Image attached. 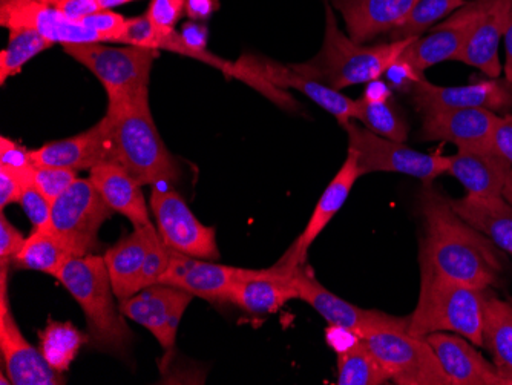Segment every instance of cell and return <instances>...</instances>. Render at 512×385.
<instances>
[{"instance_id": "obj_1", "label": "cell", "mask_w": 512, "mask_h": 385, "mask_svg": "<svg viewBox=\"0 0 512 385\" xmlns=\"http://www.w3.org/2000/svg\"><path fill=\"white\" fill-rule=\"evenodd\" d=\"M419 203L425 226L422 257L431 267L444 277L479 290L499 286L503 274L499 247L463 221L431 183L422 189Z\"/></svg>"}, {"instance_id": "obj_2", "label": "cell", "mask_w": 512, "mask_h": 385, "mask_svg": "<svg viewBox=\"0 0 512 385\" xmlns=\"http://www.w3.org/2000/svg\"><path fill=\"white\" fill-rule=\"evenodd\" d=\"M106 117L114 142L115 165L142 186L177 180V162L158 134L149 109V93L108 97Z\"/></svg>"}, {"instance_id": "obj_3", "label": "cell", "mask_w": 512, "mask_h": 385, "mask_svg": "<svg viewBox=\"0 0 512 385\" xmlns=\"http://www.w3.org/2000/svg\"><path fill=\"white\" fill-rule=\"evenodd\" d=\"M325 37L321 51L306 63L292 65L293 70L322 85L341 91L352 85L370 83L384 76L416 39L365 47L345 36L329 4H325Z\"/></svg>"}, {"instance_id": "obj_4", "label": "cell", "mask_w": 512, "mask_h": 385, "mask_svg": "<svg viewBox=\"0 0 512 385\" xmlns=\"http://www.w3.org/2000/svg\"><path fill=\"white\" fill-rule=\"evenodd\" d=\"M421 267V293L408 318V332L424 338L436 332L457 333L474 346L483 347L485 290L444 277L422 255Z\"/></svg>"}, {"instance_id": "obj_5", "label": "cell", "mask_w": 512, "mask_h": 385, "mask_svg": "<svg viewBox=\"0 0 512 385\" xmlns=\"http://www.w3.org/2000/svg\"><path fill=\"white\" fill-rule=\"evenodd\" d=\"M57 280L80 304L88 323L89 343L102 352L123 355L131 344V330L114 303V289L105 258H71L57 272Z\"/></svg>"}, {"instance_id": "obj_6", "label": "cell", "mask_w": 512, "mask_h": 385, "mask_svg": "<svg viewBox=\"0 0 512 385\" xmlns=\"http://www.w3.org/2000/svg\"><path fill=\"white\" fill-rule=\"evenodd\" d=\"M361 339L381 361L394 384L453 385L424 336L388 329L376 330Z\"/></svg>"}, {"instance_id": "obj_7", "label": "cell", "mask_w": 512, "mask_h": 385, "mask_svg": "<svg viewBox=\"0 0 512 385\" xmlns=\"http://www.w3.org/2000/svg\"><path fill=\"white\" fill-rule=\"evenodd\" d=\"M63 50L102 82L108 97L148 91L152 63L158 57V50L132 45L114 48L102 43H71L63 45Z\"/></svg>"}, {"instance_id": "obj_8", "label": "cell", "mask_w": 512, "mask_h": 385, "mask_svg": "<svg viewBox=\"0 0 512 385\" xmlns=\"http://www.w3.org/2000/svg\"><path fill=\"white\" fill-rule=\"evenodd\" d=\"M348 134V149L358 155L361 175L371 172H396L431 183L434 178L448 174L450 157L442 154H424L404 143L384 139L353 120L342 125Z\"/></svg>"}, {"instance_id": "obj_9", "label": "cell", "mask_w": 512, "mask_h": 385, "mask_svg": "<svg viewBox=\"0 0 512 385\" xmlns=\"http://www.w3.org/2000/svg\"><path fill=\"white\" fill-rule=\"evenodd\" d=\"M151 208L157 231L166 246L189 257L217 260L220 257L214 228L204 226L171 183L152 186Z\"/></svg>"}, {"instance_id": "obj_10", "label": "cell", "mask_w": 512, "mask_h": 385, "mask_svg": "<svg viewBox=\"0 0 512 385\" xmlns=\"http://www.w3.org/2000/svg\"><path fill=\"white\" fill-rule=\"evenodd\" d=\"M289 281L296 290L299 300L306 301L330 326L341 327L348 332L364 338L376 330L408 329V318L387 315L379 310H365L355 304L339 298L335 293L325 289L315 277L312 270L302 266L289 269Z\"/></svg>"}, {"instance_id": "obj_11", "label": "cell", "mask_w": 512, "mask_h": 385, "mask_svg": "<svg viewBox=\"0 0 512 385\" xmlns=\"http://www.w3.org/2000/svg\"><path fill=\"white\" fill-rule=\"evenodd\" d=\"M111 212L114 211L106 205L92 181L77 178L53 201L50 226L46 229L76 244L88 255L99 246L97 235Z\"/></svg>"}, {"instance_id": "obj_12", "label": "cell", "mask_w": 512, "mask_h": 385, "mask_svg": "<svg viewBox=\"0 0 512 385\" xmlns=\"http://www.w3.org/2000/svg\"><path fill=\"white\" fill-rule=\"evenodd\" d=\"M496 0H471L454 11L444 24L433 28L427 37H419L402 53L399 59L411 63L416 70L425 71L437 63L459 59L467 47L486 11Z\"/></svg>"}, {"instance_id": "obj_13", "label": "cell", "mask_w": 512, "mask_h": 385, "mask_svg": "<svg viewBox=\"0 0 512 385\" xmlns=\"http://www.w3.org/2000/svg\"><path fill=\"white\" fill-rule=\"evenodd\" d=\"M410 96L422 116L444 109H488L499 116L512 111V83L505 77L465 86H437L424 79L411 89Z\"/></svg>"}, {"instance_id": "obj_14", "label": "cell", "mask_w": 512, "mask_h": 385, "mask_svg": "<svg viewBox=\"0 0 512 385\" xmlns=\"http://www.w3.org/2000/svg\"><path fill=\"white\" fill-rule=\"evenodd\" d=\"M8 269L2 267L0 290V352L5 372L14 385H57L63 378L46 362L40 350L34 349L20 332L7 295Z\"/></svg>"}, {"instance_id": "obj_15", "label": "cell", "mask_w": 512, "mask_h": 385, "mask_svg": "<svg viewBox=\"0 0 512 385\" xmlns=\"http://www.w3.org/2000/svg\"><path fill=\"white\" fill-rule=\"evenodd\" d=\"M499 114L488 109H444L425 114L417 139L450 142L460 151H494L493 132Z\"/></svg>"}, {"instance_id": "obj_16", "label": "cell", "mask_w": 512, "mask_h": 385, "mask_svg": "<svg viewBox=\"0 0 512 385\" xmlns=\"http://www.w3.org/2000/svg\"><path fill=\"white\" fill-rule=\"evenodd\" d=\"M238 66L246 73L266 80L270 85L279 89L293 88L304 96L309 97L316 105L336 117L339 125H345L358 117V103L348 99L330 86L322 85L304 74L293 70L292 66L283 65L272 59L260 56H243L238 60Z\"/></svg>"}, {"instance_id": "obj_17", "label": "cell", "mask_w": 512, "mask_h": 385, "mask_svg": "<svg viewBox=\"0 0 512 385\" xmlns=\"http://www.w3.org/2000/svg\"><path fill=\"white\" fill-rule=\"evenodd\" d=\"M0 25L13 28H30L53 43H102V36L89 30L82 22L66 19L54 5L39 0H2Z\"/></svg>"}, {"instance_id": "obj_18", "label": "cell", "mask_w": 512, "mask_h": 385, "mask_svg": "<svg viewBox=\"0 0 512 385\" xmlns=\"http://www.w3.org/2000/svg\"><path fill=\"white\" fill-rule=\"evenodd\" d=\"M31 160L36 166H54V168L83 169L96 168L100 165H115L114 142L108 117H103L97 125L88 131L43 145L31 151Z\"/></svg>"}, {"instance_id": "obj_19", "label": "cell", "mask_w": 512, "mask_h": 385, "mask_svg": "<svg viewBox=\"0 0 512 385\" xmlns=\"http://www.w3.org/2000/svg\"><path fill=\"white\" fill-rule=\"evenodd\" d=\"M359 177H361V171H359L358 155L352 149H348L344 165L319 198L318 205L313 211L307 228L299 235L298 240L295 241L289 252L284 255L283 260L279 261L276 266L293 269V267L306 264L307 252H309L313 241L321 235V232L332 221V218L341 211Z\"/></svg>"}, {"instance_id": "obj_20", "label": "cell", "mask_w": 512, "mask_h": 385, "mask_svg": "<svg viewBox=\"0 0 512 385\" xmlns=\"http://www.w3.org/2000/svg\"><path fill=\"white\" fill-rule=\"evenodd\" d=\"M241 270L171 249V264L158 284L177 287L206 300H226L235 281L240 278Z\"/></svg>"}, {"instance_id": "obj_21", "label": "cell", "mask_w": 512, "mask_h": 385, "mask_svg": "<svg viewBox=\"0 0 512 385\" xmlns=\"http://www.w3.org/2000/svg\"><path fill=\"white\" fill-rule=\"evenodd\" d=\"M453 385H503L494 364L486 361L467 338L436 332L425 336Z\"/></svg>"}, {"instance_id": "obj_22", "label": "cell", "mask_w": 512, "mask_h": 385, "mask_svg": "<svg viewBox=\"0 0 512 385\" xmlns=\"http://www.w3.org/2000/svg\"><path fill=\"white\" fill-rule=\"evenodd\" d=\"M295 298L298 295L290 284L289 270L273 266L267 270H241L226 301L249 313H273Z\"/></svg>"}, {"instance_id": "obj_23", "label": "cell", "mask_w": 512, "mask_h": 385, "mask_svg": "<svg viewBox=\"0 0 512 385\" xmlns=\"http://www.w3.org/2000/svg\"><path fill=\"white\" fill-rule=\"evenodd\" d=\"M344 17L350 39L365 43L390 33L408 16L417 0H333Z\"/></svg>"}, {"instance_id": "obj_24", "label": "cell", "mask_w": 512, "mask_h": 385, "mask_svg": "<svg viewBox=\"0 0 512 385\" xmlns=\"http://www.w3.org/2000/svg\"><path fill=\"white\" fill-rule=\"evenodd\" d=\"M512 166L496 151H460L450 157L448 175L462 183L473 197H503Z\"/></svg>"}, {"instance_id": "obj_25", "label": "cell", "mask_w": 512, "mask_h": 385, "mask_svg": "<svg viewBox=\"0 0 512 385\" xmlns=\"http://www.w3.org/2000/svg\"><path fill=\"white\" fill-rule=\"evenodd\" d=\"M89 180L112 211L125 215L135 228L151 226L142 185L122 166H96L89 171Z\"/></svg>"}, {"instance_id": "obj_26", "label": "cell", "mask_w": 512, "mask_h": 385, "mask_svg": "<svg viewBox=\"0 0 512 385\" xmlns=\"http://www.w3.org/2000/svg\"><path fill=\"white\" fill-rule=\"evenodd\" d=\"M511 7L512 0H496L491 5L457 62L474 66L490 79H499L503 71L499 59V45L500 39L505 36Z\"/></svg>"}, {"instance_id": "obj_27", "label": "cell", "mask_w": 512, "mask_h": 385, "mask_svg": "<svg viewBox=\"0 0 512 385\" xmlns=\"http://www.w3.org/2000/svg\"><path fill=\"white\" fill-rule=\"evenodd\" d=\"M453 211L471 228L493 241L496 247L512 254V205L505 197H473L465 195L451 200Z\"/></svg>"}, {"instance_id": "obj_28", "label": "cell", "mask_w": 512, "mask_h": 385, "mask_svg": "<svg viewBox=\"0 0 512 385\" xmlns=\"http://www.w3.org/2000/svg\"><path fill=\"white\" fill-rule=\"evenodd\" d=\"M189 297L194 295L177 287L154 284L135 293L128 300L120 301L119 309L126 318L146 327L163 346L169 316L181 301Z\"/></svg>"}, {"instance_id": "obj_29", "label": "cell", "mask_w": 512, "mask_h": 385, "mask_svg": "<svg viewBox=\"0 0 512 385\" xmlns=\"http://www.w3.org/2000/svg\"><path fill=\"white\" fill-rule=\"evenodd\" d=\"M151 226L135 228L131 235L108 249L103 257L108 267L112 289L119 301L128 300L140 292L143 266L149 251Z\"/></svg>"}, {"instance_id": "obj_30", "label": "cell", "mask_w": 512, "mask_h": 385, "mask_svg": "<svg viewBox=\"0 0 512 385\" xmlns=\"http://www.w3.org/2000/svg\"><path fill=\"white\" fill-rule=\"evenodd\" d=\"M482 335L502 379L512 375V300H500L490 289L483 300Z\"/></svg>"}, {"instance_id": "obj_31", "label": "cell", "mask_w": 512, "mask_h": 385, "mask_svg": "<svg viewBox=\"0 0 512 385\" xmlns=\"http://www.w3.org/2000/svg\"><path fill=\"white\" fill-rule=\"evenodd\" d=\"M85 255L76 244L59 237L50 229H33V234L27 238L13 264L19 269L36 270L56 277L66 261Z\"/></svg>"}, {"instance_id": "obj_32", "label": "cell", "mask_w": 512, "mask_h": 385, "mask_svg": "<svg viewBox=\"0 0 512 385\" xmlns=\"http://www.w3.org/2000/svg\"><path fill=\"white\" fill-rule=\"evenodd\" d=\"M39 339L43 358L62 375L69 370L83 344L88 343L89 336L80 332L74 324L50 320L39 333Z\"/></svg>"}, {"instance_id": "obj_33", "label": "cell", "mask_w": 512, "mask_h": 385, "mask_svg": "<svg viewBox=\"0 0 512 385\" xmlns=\"http://www.w3.org/2000/svg\"><path fill=\"white\" fill-rule=\"evenodd\" d=\"M388 381L387 370L362 339L338 353L339 385H384Z\"/></svg>"}, {"instance_id": "obj_34", "label": "cell", "mask_w": 512, "mask_h": 385, "mask_svg": "<svg viewBox=\"0 0 512 385\" xmlns=\"http://www.w3.org/2000/svg\"><path fill=\"white\" fill-rule=\"evenodd\" d=\"M54 43L46 40L30 28H13L10 30L8 47L0 53V83L4 85L8 77L16 76L31 59L42 51L53 47Z\"/></svg>"}, {"instance_id": "obj_35", "label": "cell", "mask_w": 512, "mask_h": 385, "mask_svg": "<svg viewBox=\"0 0 512 385\" xmlns=\"http://www.w3.org/2000/svg\"><path fill=\"white\" fill-rule=\"evenodd\" d=\"M356 103H358L356 120L364 123L368 131L375 132L384 139L405 143L410 126H408L404 114H401L391 99L384 100V102H370L361 97L356 100Z\"/></svg>"}, {"instance_id": "obj_36", "label": "cell", "mask_w": 512, "mask_h": 385, "mask_svg": "<svg viewBox=\"0 0 512 385\" xmlns=\"http://www.w3.org/2000/svg\"><path fill=\"white\" fill-rule=\"evenodd\" d=\"M465 5V0H417L413 10L398 27L390 31L391 42L404 39H419L430 30L437 20L444 19Z\"/></svg>"}, {"instance_id": "obj_37", "label": "cell", "mask_w": 512, "mask_h": 385, "mask_svg": "<svg viewBox=\"0 0 512 385\" xmlns=\"http://www.w3.org/2000/svg\"><path fill=\"white\" fill-rule=\"evenodd\" d=\"M171 264V247L166 246L160 234L155 231L154 224L149 228V251L143 266L140 290L158 284Z\"/></svg>"}, {"instance_id": "obj_38", "label": "cell", "mask_w": 512, "mask_h": 385, "mask_svg": "<svg viewBox=\"0 0 512 385\" xmlns=\"http://www.w3.org/2000/svg\"><path fill=\"white\" fill-rule=\"evenodd\" d=\"M77 180L74 169L36 166L33 169V185L51 201L59 198Z\"/></svg>"}, {"instance_id": "obj_39", "label": "cell", "mask_w": 512, "mask_h": 385, "mask_svg": "<svg viewBox=\"0 0 512 385\" xmlns=\"http://www.w3.org/2000/svg\"><path fill=\"white\" fill-rule=\"evenodd\" d=\"M186 0H152L146 16L154 25L157 40L174 33L178 20L183 16Z\"/></svg>"}, {"instance_id": "obj_40", "label": "cell", "mask_w": 512, "mask_h": 385, "mask_svg": "<svg viewBox=\"0 0 512 385\" xmlns=\"http://www.w3.org/2000/svg\"><path fill=\"white\" fill-rule=\"evenodd\" d=\"M19 205L30 218L34 229H46L50 226L53 201L46 198L33 183H27L20 195Z\"/></svg>"}, {"instance_id": "obj_41", "label": "cell", "mask_w": 512, "mask_h": 385, "mask_svg": "<svg viewBox=\"0 0 512 385\" xmlns=\"http://www.w3.org/2000/svg\"><path fill=\"white\" fill-rule=\"evenodd\" d=\"M0 166L16 172L28 183H33L34 163L31 160V151L11 142L7 137L0 139Z\"/></svg>"}, {"instance_id": "obj_42", "label": "cell", "mask_w": 512, "mask_h": 385, "mask_svg": "<svg viewBox=\"0 0 512 385\" xmlns=\"http://www.w3.org/2000/svg\"><path fill=\"white\" fill-rule=\"evenodd\" d=\"M115 42L157 50V33L149 17L143 14V16L126 20L125 28Z\"/></svg>"}, {"instance_id": "obj_43", "label": "cell", "mask_w": 512, "mask_h": 385, "mask_svg": "<svg viewBox=\"0 0 512 385\" xmlns=\"http://www.w3.org/2000/svg\"><path fill=\"white\" fill-rule=\"evenodd\" d=\"M25 241L27 240L14 228L2 211L0 214V267L8 269V266L14 263L22 252Z\"/></svg>"}, {"instance_id": "obj_44", "label": "cell", "mask_w": 512, "mask_h": 385, "mask_svg": "<svg viewBox=\"0 0 512 385\" xmlns=\"http://www.w3.org/2000/svg\"><path fill=\"white\" fill-rule=\"evenodd\" d=\"M125 17L122 14L114 13L111 10H102L82 20V24L89 30L96 31L105 39V42H115L126 25Z\"/></svg>"}, {"instance_id": "obj_45", "label": "cell", "mask_w": 512, "mask_h": 385, "mask_svg": "<svg viewBox=\"0 0 512 385\" xmlns=\"http://www.w3.org/2000/svg\"><path fill=\"white\" fill-rule=\"evenodd\" d=\"M390 88L410 94L411 89L425 79L422 71L416 70L411 63L398 59L385 71Z\"/></svg>"}, {"instance_id": "obj_46", "label": "cell", "mask_w": 512, "mask_h": 385, "mask_svg": "<svg viewBox=\"0 0 512 385\" xmlns=\"http://www.w3.org/2000/svg\"><path fill=\"white\" fill-rule=\"evenodd\" d=\"M28 181L16 172L0 166V208L4 211L8 205L19 203L20 195Z\"/></svg>"}, {"instance_id": "obj_47", "label": "cell", "mask_w": 512, "mask_h": 385, "mask_svg": "<svg viewBox=\"0 0 512 385\" xmlns=\"http://www.w3.org/2000/svg\"><path fill=\"white\" fill-rule=\"evenodd\" d=\"M493 149L512 166V114H503L497 119L493 132Z\"/></svg>"}, {"instance_id": "obj_48", "label": "cell", "mask_w": 512, "mask_h": 385, "mask_svg": "<svg viewBox=\"0 0 512 385\" xmlns=\"http://www.w3.org/2000/svg\"><path fill=\"white\" fill-rule=\"evenodd\" d=\"M56 7L66 19L73 20V22H82L86 17L102 11L97 0H65Z\"/></svg>"}, {"instance_id": "obj_49", "label": "cell", "mask_w": 512, "mask_h": 385, "mask_svg": "<svg viewBox=\"0 0 512 385\" xmlns=\"http://www.w3.org/2000/svg\"><path fill=\"white\" fill-rule=\"evenodd\" d=\"M180 36L184 43L194 50L201 51L207 48V28L197 24V20H191L188 24H184Z\"/></svg>"}, {"instance_id": "obj_50", "label": "cell", "mask_w": 512, "mask_h": 385, "mask_svg": "<svg viewBox=\"0 0 512 385\" xmlns=\"http://www.w3.org/2000/svg\"><path fill=\"white\" fill-rule=\"evenodd\" d=\"M218 10V0H186V14L192 20H206Z\"/></svg>"}, {"instance_id": "obj_51", "label": "cell", "mask_w": 512, "mask_h": 385, "mask_svg": "<svg viewBox=\"0 0 512 385\" xmlns=\"http://www.w3.org/2000/svg\"><path fill=\"white\" fill-rule=\"evenodd\" d=\"M362 99L370 100V102H384V100L391 99V88H388L387 83L381 80H373L367 83V89L364 91Z\"/></svg>"}, {"instance_id": "obj_52", "label": "cell", "mask_w": 512, "mask_h": 385, "mask_svg": "<svg viewBox=\"0 0 512 385\" xmlns=\"http://www.w3.org/2000/svg\"><path fill=\"white\" fill-rule=\"evenodd\" d=\"M505 50H506V62H505V79L512 83V7L511 13H509L508 25H506L505 36Z\"/></svg>"}, {"instance_id": "obj_53", "label": "cell", "mask_w": 512, "mask_h": 385, "mask_svg": "<svg viewBox=\"0 0 512 385\" xmlns=\"http://www.w3.org/2000/svg\"><path fill=\"white\" fill-rule=\"evenodd\" d=\"M102 10H111V8L120 7V5L128 4L132 0H97Z\"/></svg>"}, {"instance_id": "obj_54", "label": "cell", "mask_w": 512, "mask_h": 385, "mask_svg": "<svg viewBox=\"0 0 512 385\" xmlns=\"http://www.w3.org/2000/svg\"><path fill=\"white\" fill-rule=\"evenodd\" d=\"M503 197L512 205V169L509 172L508 180H506L505 189H503Z\"/></svg>"}, {"instance_id": "obj_55", "label": "cell", "mask_w": 512, "mask_h": 385, "mask_svg": "<svg viewBox=\"0 0 512 385\" xmlns=\"http://www.w3.org/2000/svg\"><path fill=\"white\" fill-rule=\"evenodd\" d=\"M39 2H43V4L54 5V7H56V5L62 4V2H65V0H39Z\"/></svg>"}, {"instance_id": "obj_56", "label": "cell", "mask_w": 512, "mask_h": 385, "mask_svg": "<svg viewBox=\"0 0 512 385\" xmlns=\"http://www.w3.org/2000/svg\"><path fill=\"white\" fill-rule=\"evenodd\" d=\"M0 382H2V384L4 385L11 384V381H7V379H5L4 373H2V378H0Z\"/></svg>"}]
</instances>
